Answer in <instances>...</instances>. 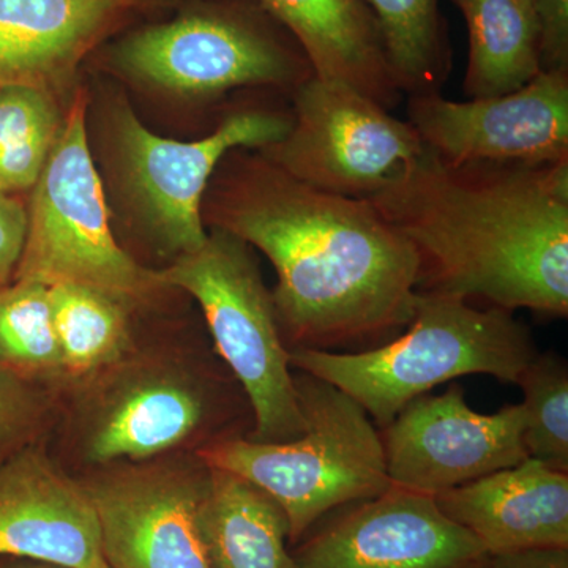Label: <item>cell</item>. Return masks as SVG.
Masks as SVG:
<instances>
[{
    "label": "cell",
    "instance_id": "1",
    "mask_svg": "<svg viewBox=\"0 0 568 568\" xmlns=\"http://www.w3.org/2000/svg\"><path fill=\"white\" fill-rule=\"evenodd\" d=\"M215 216L274 264L287 351H365L413 321L420 260L368 200L315 189L264 159L223 190Z\"/></svg>",
    "mask_w": 568,
    "mask_h": 568
},
{
    "label": "cell",
    "instance_id": "2",
    "mask_svg": "<svg viewBox=\"0 0 568 568\" xmlns=\"http://www.w3.org/2000/svg\"><path fill=\"white\" fill-rule=\"evenodd\" d=\"M420 260L418 291L568 315V162L450 164L429 149L369 197Z\"/></svg>",
    "mask_w": 568,
    "mask_h": 568
},
{
    "label": "cell",
    "instance_id": "3",
    "mask_svg": "<svg viewBox=\"0 0 568 568\" xmlns=\"http://www.w3.org/2000/svg\"><path fill=\"white\" fill-rule=\"evenodd\" d=\"M537 354L528 327L511 312L418 291L413 321L390 342L357 353L294 349L290 364L345 392L384 428L407 403L458 377L517 384Z\"/></svg>",
    "mask_w": 568,
    "mask_h": 568
},
{
    "label": "cell",
    "instance_id": "4",
    "mask_svg": "<svg viewBox=\"0 0 568 568\" xmlns=\"http://www.w3.org/2000/svg\"><path fill=\"white\" fill-rule=\"evenodd\" d=\"M304 435L287 443L233 436L197 448L207 466L252 481L282 507L295 545L338 508L392 487L379 429L355 399L295 369Z\"/></svg>",
    "mask_w": 568,
    "mask_h": 568
},
{
    "label": "cell",
    "instance_id": "5",
    "mask_svg": "<svg viewBox=\"0 0 568 568\" xmlns=\"http://www.w3.org/2000/svg\"><path fill=\"white\" fill-rule=\"evenodd\" d=\"M130 355L93 376L100 381L78 414L85 462L145 463L196 440L246 436L252 407L233 375Z\"/></svg>",
    "mask_w": 568,
    "mask_h": 568
},
{
    "label": "cell",
    "instance_id": "6",
    "mask_svg": "<svg viewBox=\"0 0 568 568\" xmlns=\"http://www.w3.org/2000/svg\"><path fill=\"white\" fill-rule=\"evenodd\" d=\"M156 278L163 287L192 295L203 310L216 353L252 407L253 429L246 437L287 443L304 435L290 351L250 245L219 227L196 252L156 272Z\"/></svg>",
    "mask_w": 568,
    "mask_h": 568
},
{
    "label": "cell",
    "instance_id": "7",
    "mask_svg": "<svg viewBox=\"0 0 568 568\" xmlns=\"http://www.w3.org/2000/svg\"><path fill=\"white\" fill-rule=\"evenodd\" d=\"M31 192L24 252L13 280L85 284L132 302L163 287L156 272L141 267L112 234L102 181L89 151L82 99L63 119Z\"/></svg>",
    "mask_w": 568,
    "mask_h": 568
},
{
    "label": "cell",
    "instance_id": "8",
    "mask_svg": "<svg viewBox=\"0 0 568 568\" xmlns=\"http://www.w3.org/2000/svg\"><path fill=\"white\" fill-rule=\"evenodd\" d=\"M126 73L185 95L245 85L298 84L313 77L297 41L260 6L211 3L138 29L111 51Z\"/></svg>",
    "mask_w": 568,
    "mask_h": 568
},
{
    "label": "cell",
    "instance_id": "9",
    "mask_svg": "<svg viewBox=\"0 0 568 568\" xmlns=\"http://www.w3.org/2000/svg\"><path fill=\"white\" fill-rule=\"evenodd\" d=\"M424 149L409 122L351 85L313 74L294 89L290 132L261 151L297 181L369 200Z\"/></svg>",
    "mask_w": 568,
    "mask_h": 568
},
{
    "label": "cell",
    "instance_id": "10",
    "mask_svg": "<svg viewBox=\"0 0 568 568\" xmlns=\"http://www.w3.org/2000/svg\"><path fill=\"white\" fill-rule=\"evenodd\" d=\"M119 149L126 178L145 220L160 242L178 254L207 241L201 204L213 171L235 149H264L282 141L291 118L268 111H239L200 141L159 136L129 108L118 112Z\"/></svg>",
    "mask_w": 568,
    "mask_h": 568
},
{
    "label": "cell",
    "instance_id": "11",
    "mask_svg": "<svg viewBox=\"0 0 568 568\" xmlns=\"http://www.w3.org/2000/svg\"><path fill=\"white\" fill-rule=\"evenodd\" d=\"M407 97V122L444 162H568V71H540L517 91L469 102Z\"/></svg>",
    "mask_w": 568,
    "mask_h": 568
},
{
    "label": "cell",
    "instance_id": "12",
    "mask_svg": "<svg viewBox=\"0 0 568 568\" xmlns=\"http://www.w3.org/2000/svg\"><path fill=\"white\" fill-rule=\"evenodd\" d=\"M379 433L392 487L432 497L529 458L521 406L476 413L457 383L407 403Z\"/></svg>",
    "mask_w": 568,
    "mask_h": 568
},
{
    "label": "cell",
    "instance_id": "13",
    "mask_svg": "<svg viewBox=\"0 0 568 568\" xmlns=\"http://www.w3.org/2000/svg\"><path fill=\"white\" fill-rule=\"evenodd\" d=\"M207 465L193 462L103 467L82 481L111 568H211L197 529Z\"/></svg>",
    "mask_w": 568,
    "mask_h": 568
},
{
    "label": "cell",
    "instance_id": "14",
    "mask_svg": "<svg viewBox=\"0 0 568 568\" xmlns=\"http://www.w3.org/2000/svg\"><path fill=\"white\" fill-rule=\"evenodd\" d=\"M291 552L298 568H484L489 559L435 497L398 487L338 508Z\"/></svg>",
    "mask_w": 568,
    "mask_h": 568
},
{
    "label": "cell",
    "instance_id": "15",
    "mask_svg": "<svg viewBox=\"0 0 568 568\" xmlns=\"http://www.w3.org/2000/svg\"><path fill=\"white\" fill-rule=\"evenodd\" d=\"M0 558L110 568L88 489L55 467L41 443L0 465Z\"/></svg>",
    "mask_w": 568,
    "mask_h": 568
},
{
    "label": "cell",
    "instance_id": "16",
    "mask_svg": "<svg viewBox=\"0 0 568 568\" xmlns=\"http://www.w3.org/2000/svg\"><path fill=\"white\" fill-rule=\"evenodd\" d=\"M435 500L489 556L568 548V473L537 459L448 489Z\"/></svg>",
    "mask_w": 568,
    "mask_h": 568
},
{
    "label": "cell",
    "instance_id": "17",
    "mask_svg": "<svg viewBox=\"0 0 568 568\" xmlns=\"http://www.w3.org/2000/svg\"><path fill=\"white\" fill-rule=\"evenodd\" d=\"M138 3L134 0H0V81L54 89Z\"/></svg>",
    "mask_w": 568,
    "mask_h": 568
},
{
    "label": "cell",
    "instance_id": "18",
    "mask_svg": "<svg viewBox=\"0 0 568 568\" xmlns=\"http://www.w3.org/2000/svg\"><path fill=\"white\" fill-rule=\"evenodd\" d=\"M297 41L321 80L365 93L388 111L403 93L379 26L364 0H257Z\"/></svg>",
    "mask_w": 568,
    "mask_h": 568
},
{
    "label": "cell",
    "instance_id": "19",
    "mask_svg": "<svg viewBox=\"0 0 568 568\" xmlns=\"http://www.w3.org/2000/svg\"><path fill=\"white\" fill-rule=\"evenodd\" d=\"M197 529L211 568H298L282 507L230 470L207 466Z\"/></svg>",
    "mask_w": 568,
    "mask_h": 568
},
{
    "label": "cell",
    "instance_id": "20",
    "mask_svg": "<svg viewBox=\"0 0 568 568\" xmlns=\"http://www.w3.org/2000/svg\"><path fill=\"white\" fill-rule=\"evenodd\" d=\"M469 36L465 93L473 99L517 91L540 73L532 6L526 0H452Z\"/></svg>",
    "mask_w": 568,
    "mask_h": 568
},
{
    "label": "cell",
    "instance_id": "21",
    "mask_svg": "<svg viewBox=\"0 0 568 568\" xmlns=\"http://www.w3.org/2000/svg\"><path fill=\"white\" fill-rule=\"evenodd\" d=\"M48 293L67 381L91 379L132 353V301L78 283Z\"/></svg>",
    "mask_w": 568,
    "mask_h": 568
},
{
    "label": "cell",
    "instance_id": "22",
    "mask_svg": "<svg viewBox=\"0 0 568 568\" xmlns=\"http://www.w3.org/2000/svg\"><path fill=\"white\" fill-rule=\"evenodd\" d=\"M379 26L388 62L405 95L439 92L452 69L439 0H364Z\"/></svg>",
    "mask_w": 568,
    "mask_h": 568
},
{
    "label": "cell",
    "instance_id": "23",
    "mask_svg": "<svg viewBox=\"0 0 568 568\" xmlns=\"http://www.w3.org/2000/svg\"><path fill=\"white\" fill-rule=\"evenodd\" d=\"M62 123L51 89L28 82L0 84V192L33 189Z\"/></svg>",
    "mask_w": 568,
    "mask_h": 568
},
{
    "label": "cell",
    "instance_id": "24",
    "mask_svg": "<svg viewBox=\"0 0 568 568\" xmlns=\"http://www.w3.org/2000/svg\"><path fill=\"white\" fill-rule=\"evenodd\" d=\"M0 361L40 386L65 383L47 284L13 280L0 286Z\"/></svg>",
    "mask_w": 568,
    "mask_h": 568
},
{
    "label": "cell",
    "instance_id": "25",
    "mask_svg": "<svg viewBox=\"0 0 568 568\" xmlns=\"http://www.w3.org/2000/svg\"><path fill=\"white\" fill-rule=\"evenodd\" d=\"M528 457L568 473V366L556 353L537 354L519 375Z\"/></svg>",
    "mask_w": 568,
    "mask_h": 568
},
{
    "label": "cell",
    "instance_id": "26",
    "mask_svg": "<svg viewBox=\"0 0 568 568\" xmlns=\"http://www.w3.org/2000/svg\"><path fill=\"white\" fill-rule=\"evenodd\" d=\"M51 388L18 375L0 361V465L41 443L54 418Z\"/></svg>",
    "mask_w": 568,
    "mask_h": 568
},
{
    "label": "cell",
    "instance_id": "27",
    "mask_svg": "<svg viewBox=\"0 0 568 568\" xmlns=\"http://www.w3.org/2000/svg\"><path fill=\"white\" fill-rule=\"evenodd\" d=\"M541 71H568V0H532Z\"/></svg>",
    "mask_w": 568,
    "mask_h": 568
},
{
    "label": "cell",
    "instance_id": "28",
    "mask_svg": "<svg viewBox=\"0 0 568 568\" xmlns=\"http://www.w3.org/2000/svg\"><path fill=\"white\" fill-rule=\"evenodd\" d=\"M28 235V209L0 192V286L13 282Z\"/></svg>",
    "mask_w": 568,
    "mask_h": 568
},
{
    "label": "cell",
    "instance_id": "29",
    "mask_svg": "<svg viewBox=\"0 0 568 568\" xmlns=\"http://www.w3.org/2000/svg\"><path fill=\"white\" fill-rule=\"evenodd\" d=\"M484 568H568V548L526 549L493 555Z\"/></svg>",
    "mask_w": 568,
    "mask_h": 568
},
{
    "label": "cell",
    "instance_id": "30",
    "mask_svg": "<svg viewBox=\"0 0 568 568\" xmlns=\"http://www.w3.org/2000/svg\"><path fill=\"white\" fill-rule=\"evenodd\" d=\"M0 568H63L31 559L0 558Z\"/></svg>",
    "mask_w": 568,
    "mask_h": 568
},
{
    "label": "cell",
    "instance_id": "31",
    "mask_svg": "<svg viewBox=\"0 0 568 568\" xmlns=\"http://www.w3.org/2000/svg\"><path fill=\"white\" fill-rule=\"evenodd\" d=\"M526 2H529L530 6H532V0H526Z\"/></svg>",
    "mask_w": 568,
    "mask_h": 568
},
{
    "label": "cell",
    "instance_id": "32",
    "mask_svg": "<svg viewBox=\"0 0 568 568\" xmlns=\"http://www.w3.org/2000/svg\"><path fill=\"white\" fill-rule=\"evenodd\" d=\"M134 2L140 3V2H141V0H134Z\"/></svg>",
    "mask_w": 568,
    "mask_h": 568
},
{
    "label": "cell",
    "instance_id": "33",
    "mask_svg": "<svg viewBox=\"0 0 568 568\" xmlns=\"http://www.w3.org/2000/svg\"><path fill=\"white\" fill-rule=\"evenodd\" d=\"M0 84H3V82H2V81H0Z\"/></svg>",
    "mask_w": 568,
    "mask_h": 568
},
{
    "label": "cell",
    "instance_id": "34",
    "mask_svg": "<svg viewBox=\"0 0 568 568\" xmlns=\"http://www.w3.org/2000/svg\"><path fill=\"white\" fill-rule=\"evenodd\" d=\"M111 568V567H110Z\"/></svg>",
    "mask_w": 568,
    "mask_h": 568
}]
</instances>
